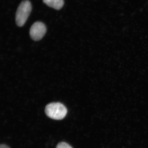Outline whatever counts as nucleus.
<instances>
[{
  "instance_id": "nucleus-2",
  "label": "nucleus",
  "mask_w": 148,
  "mask_h": 148,
  "mask_svg": "<svg viewBox=\"0 0 148 148\" xmlns=\"http://www.w3.org/2000/svg\"><path fill=\"white\" fill-rule=\"evenodd\" d=\"M32 5L29 1H24L19 5L16 14V24L18 27H22L26 23L30 15Z\"/></svg>"
},
{
  "instance_id": "nucleus-6",
  "label": "nucleus",
  "mask_w": 148,
  "mask_h": 148,
  "mask_svg": "<svg viewBox=\"0 0 148 148\" xmlns=\"http://www.w3.org/2000/svg\"><path fill=\"white\" fill-rule=\"evenodd\" d=\"M0 148H10L8 146L5 145H1L0 146Z\"/></svg>"
},
{
  "instance_id": "nucleus-1",
  "label": "nucleus",
  "mask_w": 148,
  "mask_h": 148,
  "mask_svg": "<svg viewBox=\"0 0 148 148\" xmlns=\"http://www.w3.org/2000/svg\"><path fill=\"white\" fill-rule=\"evenodd\" d=\"M45 113L49 117L55 120H61L66 116L67 113L66 107L59 103L48 104L46 107Z\"/></svg>"
},
{
  "instance_id": "nucleus-4",
  "label": "nucleus",
  "mask_w": 148,
  "mask_h": 148,
  "mask_svg": "<svg viewBox=\"0 0 148 148\" xmlns=\"http://www.w3.org/2000/svg\"><path fill=\"white\" fill-rule=\"evenodd\" d=\"M46 4L56 10L62 8L64 4V0H43Z\"/></svg>"
},
{
  "instance_id": "nucleus-5",
  "label": "nucleus",
  "mask_w": 148,
  "mask_h": 148,
  "mask_svg": "<svg viewBox=\"0 0 148 148\" xmlns=\"http://www.w3.org/2000/svg\"><path fill=\"white\" fill-rule=\"evenodd\" d=\"M56 148H72V147L67 143L62 142V143H59Z\"/></svg>"
},
{
  "instance_id": "nucleus-3",
  "label": "nucleus",
  "mask_w": 148,
  "mask_h": 148,
  "mask_svg": "<svg viewBox=\"0 0 148 148\" xmlns=\"http://www.w3.org/2000/svg\"><path fill=\"white\" fill-rule=\"evenodd\" d=\"M46 32V28L43 23L41 22H35L30 29V36L34 40H40L45 35Z\"/></svg>"
}]
</instances>
